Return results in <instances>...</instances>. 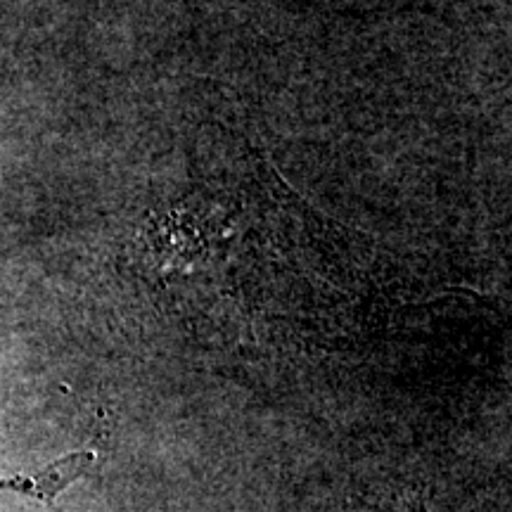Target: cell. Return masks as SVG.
<instances>
[{
  "label": "cell",
  "mask_w": 512,
  "mask_h": 512,
  "mask_svg": "<svg viewBox=\"0 0 512 512\" xmlns=\"http://www.w3.org/2000/svg\"><path fill=\"white\" fill-rule=\"evenodd\" d=\"M95 463L93 451H76L69 453L55 463L38 472H27V475H15L8 479H0V491H17V494L36 498L41 503H53L57 496L74 484L76 479L88 472V467Z\"/></svg>",
  "instance_id": "6da1fadb"
}]
</instances>
